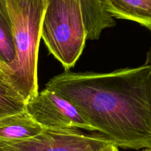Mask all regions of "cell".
Here are the masks:
<instances>
[{
    "label": "cell",
    "mask_w": 151,
    "mask_h": 151,
    "mask_svg": "<svg viewBox=\"0 0 151 151\" xmlns=\"http://www.w3.org/2000/svg\"><path fill=\"white\" fill-rule=\"evenodd\" d=\"M113 18L133 21L151 32V0H104Z\"/></svg>",
    "instance_id": "cell-7"
},
{
    "label": "cell",
    "mask_w": 151,
    "mask_h": 151,
    "mask_svg": "<svg viewBox=\"0 0 151 151\" xmlns=\"http://www.w3.org/2000/svg\"><path fill=\"white\" fill-rule=\"evenodd\" d=\"M142 151H151V148H145Z\"/></svg>",
    "instance_id": "cell-14"
},
{
    "label": "cell",
    "mask_w": 151,
    "mask_h": 151,
    "mask_svg": "<svg viewBox=\"0 0 151 151\" xmlns=\"http://www.w3.org/2000/svg\"><path fill=\"white\" fill-rule=\"evenodd\" d=\"M80 3L87 40H97L102 32L115 25L114 19L106 11L104 0H77Z\"/></svg>",
    "instance_id": "cell-8"
},
{
    "label": "cell",
    "mask_w": 151,
    "mask_h": 151,
    "mask_svg": "<svg viewBox=\"0 0 151 151\" xmlns=\"http://www.w3.org/2000/svg\"><path fill=\"white\" fill-rule=\"evenodd\" d=\"M44 128L26 110L0 119V145L36 137Z\"/></svg>",
    "instance_id": "cell-6"
},
{
    "label": "cell",
    "mask_w": 151,
    "mask_h": 151,
    "mask_svg": "<svg viewBox=\"0 0 151 151\" xmlns=\"http://www.w3.org/2000/svg\"><path fill=\"white\" fill-rule=\"evenodd\" d=\"M6 1L13 24L16 59L0 71L27 103L38 93V48L47 0Z\"/></svg>",
    "instance_id": "cell-2"
},
{
    "label": "cell",
    "mask_w": 151,
    "mask_h": 151,
    "mask_svg": "<svg viewBox=\"0 0 151 151\" xmlns=\"http://www.w3.org/2000/svg\"><path fill=\"white\" fill-rule=\"evenodd\" d=\"M41 38L65 72L69 71L87 41L80 3L77 0H47Z\"/></svg>",
    "instance_id": "cell-3"
},
{
    "label": "cell",
    "mask_w": 151,
    "mask_h": 151,
    "mask_svg": "<svg viewBox=\"0 0 151 151\" xmlns=\"http://www.w3.org/2000/svg\"><path fill=\"white\" fill-rule=\"evenodd\" d=\"M26 111L44 128H80L96 131L70 102L47 88L27 102Z\"/></svg>",
    "instance_id": "cell-5"
},
{
    "label": "cell",
    "mask_w": 151,
    "mask_h": 151,
    "mask_svg": "<svg viewBox=\"0 0 151 151\" xmlns=\"http://www.w3.org/2000/svg\"><path fill=\"white\" fill-rule=\"evenodd\" d=\"M0 151H12V150H8V149H6V148H4V147H0Z\"/></svg>",
    "instance_id": "cell-13"
},
{
    "label": "cell",
    "mask_w": 151,
    "mask_h": 151,
    "mask_svg": "<svg viewBox=\"0 0 151 151\" xmlns=\"http://www.w3.org/2000/svg\"><path fill=\"white\" fill-rule=\"evenodd\" d=\"M45 88L70 102L95 131L118 148H151V66L109 73L68 71Z\"/></svg>",
    "instance_id": "cell-1"
},
{
    "label": "cell",
    "mask_w": 151,
    "mask_h": 151,
    "mask_svg": "<svg viewBox=\"0 0 151 151\" xmlns=\"http://www.w3.org/2000/svg\"><path fill=\"white\" fill-rule=\"evenodd\" d=\"M26 103L0 71V119L26 110Z\"/></svg>",
    "instance_id": "cell-10"
},
{
    "label": "cell",
    "mask_w": 151,
    "mask_h": 151,
    "mask_svg": "<svg viewBox=\"0 0 151 151\" xmlns=\"http://www.w3.org/2000/svg\"><path fill=\"white\" fill-rule=\"evenodd\" d=\"M104 151H119V150H118V148L117 147L111 145H110L109 147H107V148Z\"/></svg>",
    "instance_id": "cell-12"
},
{
    "label": "cell",
    "mask_w": 151,
    "mask_h": 151,
    "mask_svg": "<svg viewBox=\"0 0 151 151\" xmlns=\"http://www.w3.org/2000/svg\"><path fill=\"white\" fill-rule=\"evenodd\" d=\"M111 145L99 133L87 134L76 128H44L36 137L0 147L12 151H104Z\"/></svg>",
    "instance_id": "cell-4"
},
{
    "label": "cell",
    "mask_w": 151,
    "mask_h": 151,
    "mask_svg": "<svg viewBox=\"0 0 151 151\" xmlns=\"http://www.w3.org/2000/svg\"><path fill=\"white\" fill-rule=\"evenodd\" d=\"M145 63L151 66V47L150 48L149 51L147 52V53L146 62H145Z\"/></svg>",
    "instance_id": "cell-11"
},
{
    "label": "cell",
    "mask_w": 151,
    "mask_h": 151,
    "mask_svg": "<svg viewBox=\"0 0 151 151\" xmlns=\"http://www.w3.org/2000/svg\"><path fill=\"white\" fill-rule=\"evenodd\" d=\"M16 59L13 24L6 0H0V69L7 67Z\"/></svg>",
    "instance_id": "cell-9"
}]
</instances>
